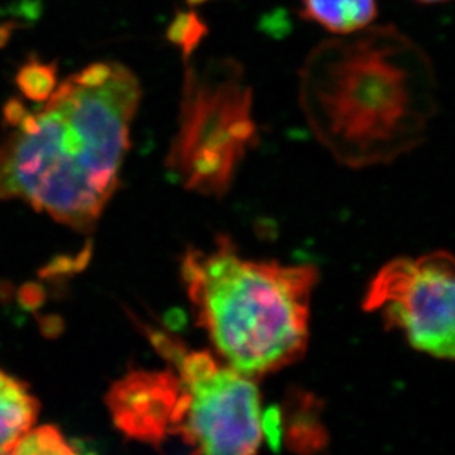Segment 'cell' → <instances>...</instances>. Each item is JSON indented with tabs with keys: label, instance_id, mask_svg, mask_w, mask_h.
<instances>
[{
	"label": "cell",
	"instance_id": "cell-1",
	"mask_svg": "<svg viewBox=\"0 0 455 455\" xmlns=\"http://www.w3.org/2000/svg\"><path fill=\"white\" fill-rule=\"evenodd\" d=\"M140 100L132 69L98 62L56 84L37 109L6 103L0 201H21L91 232L120 181Z\"/></svg>",
	"mask_w": 455,
	"mask_h": 455
},
{
	"label": "cell",
	"instance_id": "cell-6",
	"mask_svg": "<svg viewBox=\"0 0 455 455\" xmlns=\"http://www.w3.org/2000/svg\"><path fill=\"white\" fill-rule=\"evenodd\" d=\"M363 309L382 315L411 348L439 360L454 358V258L447 251L387 262L374 275Z\"/></svg>",
	"mask_w": 455,
	"mask_h": 455
},
{
	"label": "cell",
	"instance_id": "cell-10",
	"mask_svg": "<svg viewBox=\"0 0 455 455\" xmlns=\"http://www.w3.org/2000/svg\"><path fill=\"white\" fill-rule=\"evenodd\" d=\"M15 455H71L77 454V450L69 443L67 436L56 426L44 425L31 427L17 447L13 448Z\"/></svg>",
	"mask_w": 455,
	"mask_h": 455
},
{
	"label": "cell",
	"instance_id": "cell-3",
	"mask_svg": "<svg viewBox=\"0 0 455 455\" xmlns=\"http://www.w3.org/2000/svg\"><path fill=\"white\" fill-rule=\"evenodd\" d=\"M181 279L198 326L237 371L264 376L305 353L315 267L248 259L220 239L186 252Z\"/></svg>",
	"mask_w": 455,
	"mask_h": 455
},
{
	"label": "cell",
	"instance_id": "cell-4",
	"mask_svg": "<svg viewBox=\"0 0 455 455\" xmlns=\"http://www.w3.org/2000/svg\"><path fill=\"white\" fill-rule=\"evenodd\" d=\"M258 129L245 68L233 58L186 65L179 124L168 151V172L185 189L223 196L255 148Z\"/></svg>",
	"mask_w": 455,
	"mask_h": 455
},
{
	"label": "cell",
	"instance_id": "cell-9",
	"mask_svg": "<svg viewBox=\"0 0 455 455\" xmlns=\"http://www.w3.org/2000/svg\"><path fill=\"white\" fill-rule=\"evenodd\" d=\"M302 20L314 22L333 36L354 35L373 26L378 0H301Z\"/></svg>",
	"mask_w": 455,
	"mask_h": 455
},
{
	"label": "cell",
	"instance_id": "cell-5",
	"mask_svg": "<svg viewBox=\"0 0 455 455\" xmlns=\"http://www.w3.org/2000/svg\"><path fill=\"white\" fill-rule=\"evenodd\" d=\"M155 347L172 361L188 394L179 438L199 454H253L267 439V412L250 376L206 351H186L163 335Z\"/></svg>",
	"mask_w": 455,
	"mask_h": 455
},
{
	"label": "cell",
	"instance_id": "cell-2",
	"mask_svg": "<svg viewBox=\"0 0 455 455\" xmlns=\"http://www.w3.org/2000/svg\"><path fill=\"white\" fill-rule=\"evenodd\" d=\"M299 105L314 138L354 170L394 163L425 142L438 111L427 52L392 24L318 44L299 69Z\"/></svg>",
	"mask_w": 455,
	"mask_h": 455
},
{
	"label": "cell",
	"instance_id": "cell-11",
	"mask_svg": "<svg viewBox=\"0 0 455 455\" xmlns=\"http://www.w3.org/2000/svg\"><path fill=\"white\" fill-rule=\"evenodd\" d=\"M17 82L27 100L44 102L55 91V68L51 65L40 64L37 60H30L20 69Z\"/></svg>",
	"mask_w": 455,
	"mask_h": 455
},
{
	"label": "cell",
	"instance_id": "cell-12",
	"mask_svg": "<svg viewBox=\"0 0 455 455\" xmlns=\"http://www.w3.org/2000/svg\"><path fill=\"white\" fill-rule=\"evenodd\" d=\"M206 33V27L194 12L180 13L172 22L168 36L186 58H189Z\"/></svg>",
	"mask_w": 455,
	"mask_h": 455
},
{
	"label": "cell",
	"instance_id": "cell-8",
	"mask_svg": "<svg viewBox=\"0 0 455 455\" xmlns=\"http://www.w3.org/2000/svg\"><path fill=\"white\" fill-rule=\"evenodd\" d=\"M40 403L30 387L0 369V454H12L20 439L36 425Z\"/></svg>",
	"mask_w": 455,
	"mask_h": 455
},
{
	"label": "cell",
	"instance_id": "cell-13",
	"mask_svg": "<svg viewBox=\"0 0 455 455\" xmlns=\"http://www.w3.org/2000/svg\"><path fill=\"white\" fill-rule=\"evenodd\" d=\"M416 2L421 4H447L450 0H416Z\"/></svg>",
	"mask_w": 455,
	"mask_h": 455
},
{
	"label": "cell",
	"instance_id": "cell-7",
	"mask_svg": "<svg viewBox=\"0 0 455 455\" xmlns=\"http://www.w3.org/2000/svg\"><path fill=\"white\" fill-rule=\"evenodd\" d=\"M105 404L121 434L158 447L179 436L188 394L176 370H134L112 383Z\"/></svg>",
	"mask_w": 455,
	"mask_h": 455
}]
</instances>
